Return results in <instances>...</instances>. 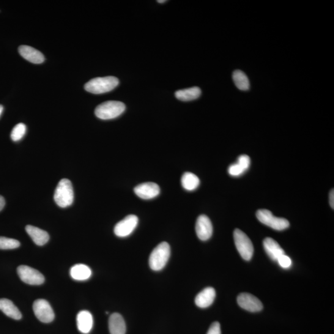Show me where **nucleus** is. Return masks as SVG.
I'll list each match as a JSON object with an SVG mask.
<instances>
[{
    "label": "nucleus",
    "mask_w": 334,
    "mask_h": 334,
    "mask_svg": "<svg viewBox=\"0 0 334 334\" xmlns=\"http://www.w3.org/2000/svg\"><path fill=\"white\" fill-rule=\"evenodd\" d=\"M119 80L114 76L96 78L85 84L84 89L92 94H100L111 91L119 85Z\"/></svg>",
    "instance_id": "obj_1"
},
{
    "label": "nucleus",
    "mask_w": 334,
    "mask_h": 334,
    "mask_svg": "<svg viewBox=\"0 0 334 334\" xmlns=\"http://www.w3.org/2000/svg\"><path fill=\"white\" fill-rule=\"evenodd\" d=\"M171 256V246L166 242H162L156 246L150 254L149 264L151 269L159 271L165 267Z\"/></svg>",
    "instance_id": "obj_2"
},
{
    "label": "nucleus",
    "mask_w": 334,
    "mask_h": 334,
    "mask_svg": "<svg viewBox=\"0 0 334 334\" xmlns=\"http://www.w3.org/2000/svg\"><path fill=\"white\" fill-rule=\"evenodd\" d=\"M125 109V104L120 101H106L97 106L95 115L101 120H111L121 116Z\"/></svg>",
    "instance_id": "obj_3"
},
{
    "label": "nucleus",
    "mask_w": 334,
    "mask_h": 334,
    "mask_svg": "<svg viewBox=\"0 0 334 334\" xmlns=\"http://www.w3.org/2000/svg\"><path fill=\"white\" fill-rule=\"evenodd\" d=\"M54 200L60 207L71 206L74 201V191L72 183L68 179L60 180L54 191Z\"/></svg>",
    "instance_id": "obj_4"
},
{
    "label": "nucleus",
    "mask_w": 334,
    "mask_h": 334,
    "mask_svg": "<svg viewBox=\"0 0 334 334\" xmlns=\"http://www.w3.org/2000/svg\"><path fill=\"white\" fill-rule=\"evenodd\" d=\"M235 246L243 259L250 261L253 255L254 248L251 240L244 232L236 229L234 233Z\"/></svg>",
    "instance_id": "obj_5"
},
{
    "label": "nucleus",
    "mask_w": 334,
    "mask_h": 334,
    "mask_svg": "<svg viewBox=\"0 0 334 334\" xmlns=\"http://www.w3.org/2000/svg\"><path fill=\"white\" fill-rule=\"evenodd\" d=\"M256 217L262 224L275 231H284L290 226L289 221L287 219L275 217L272 212L266 209L259 210L256 213Z\"/></svg>",
    "instance_id": "obj_6"
},
{
    "label": "nucleus",
    "mask_w": 334,
    "mask_h": 334,
    "mask_svg": "<svg viewBox=\"0 0 334 334\" xmlns=\"http://www.w3.org/2000/svg\"><path fill=\"white\" fill-rule=\"evenodd\" d=\"M21 280L31 286H40L45 282L44 276L39 271L27 265H20L17 269Z\"/></svg>",
    "instance_id": "obj_7"
},
{
    "label": "nucleus",
    "mask_w": 334,
    "mask_h": 334,
    "mask_svg": "<svg viewBox=\"0 0 334 334\" xmlns=\"http://www.w3.org/2000/svg\"><path fill=\"white\" fill-rule=\"evenodd\" d=\"M33 310L37 318L43 323H50L53 321L54 313L47 301L43 299L35 300L33 304Z\"/></svg>",
    "instance_id": "obj_8"
},
{
    "label": "nucleus",
    "mask_w": 334,
    "mask_h": 334,
    "mask_svg": "<svg viewBox=\"0 0 334 334\" xmlns=\"http://www.w3.org/2000/svg\"><path fill=\"white\" fill-rule=\"evenodd\" d=\"M138 217L135 215H129L120 221L114 228L115 234L117 237H128L135 231L138 224Z\"/></svg>",
    "instance_id": "obj_9"
},
{
    "label": "nucleus",
    "mask_w": 334,
    "mask_h": 334,
    "mask_svg": "<svg viewBox=\"0 0 334 334\" xmlns=\"http://www.w3.org/2000/svg\"><path fill=\"white\" fill-rule=\"evenodd\" d=\"M237 302L241 308L253 313L261 311L263 308V305L258 298L246 293H243L238 296Z\"/></svg>",
    "instance_id": "obj_10"
},
{
    "label": "nucleus",
    "mask_w": 334,
    "mask_h": 334,
    "mask_svg": "<svg viewBox=\"0 0 334 334\" xmlns=\"http://www.w3.org/2000/svg\"><path fill=\"white\" fill-rule=\"evenodd\" d=\"M197 236L202 241H207L212 237L213 227L211 221L205 215L199 216L196 224Z\"/></svg>",
    "instance_id": "obj_11"
},
{
    "label": "nucleus",
    "mask_w": 334,
    "mask_h": 334,
    "mask_svg": "<svg viewBox=\"0 0 334 334\" xmlns=\"http://www.w3.org/2000/svg\"><path fill=\"white\" fill-rule=\"evenodd\" d=\"M137 196L142 199H151L160 194L159 186L153 182H147L136 186L134 189Z\"/></svg>",
    "instance_id": "obj_12"
},
{
    "label": "nucleus",
    "mask_w": 334,
    "mask_h": 334,
    "mask_svg": "<svg viewBox=\"0 0 334 334\" xmlns=\"http://www.w3.org/2000/svg\"><path fill=\"white\" fill-rule=\"evenodd\" d=\"M18 50L22 57L32 64H40L45 61L43 54L31 46L21 45L19 47Z\"/></svg>",
    "instance_id": "obj_13"
},
{
    "label": "nucleus",
    "mask_w": 334,
    "mask_h": 334,
    "mask_svg": "<svg viewBox=\"0 0 334 334\" xmlns=\"http://www.w3.org/2000/svg\"><path fill=\"white\" fill-rule=\"evenodd\" d=\"M216 296L215 290L212 287H207L199 293L195 298L197 306L201 308L209 307L213 302Z\"/></svg>",
    "instance_id": "obj_14"
},
{
    "label": "nucleus",
    "mask_w": 334,
    "mask_h": 334,
    "mask_svg": "<svg viewBox=\"0 0 334 334\" xmlns=\"http://www.w3.org/2000/svg\"><path fill=\"white\" fill-rule=\"evenodd\" d=\"M78 330L81 333L87 334L91 331L94 320L91 313L88 311H81L76 317Z\"/></svg>",
    "instance_id": "obj_15"
},
{
    "label": "nucleus",
    "mask_w": 334,
    "mask_h": 334,
    "mask_svg": "<svg viewBox=\"0 0 334 334\" xmlns=\"http://www.w3.org/2000/svg\"><path fill=\"white\" fill-rule=\"evenodd\" d=\"M26 231L32 238L33 242L38 246H43L48 242L50 236L47 232L37 227L32 226H27Z\"/></svg>",
    "instance_id": "obj_16"
},
{
    "label": "nucleus",
    "mask_w": 334,
    "mask_h": 334,
    "mask_svg": "<svg viewBox=\"0 0 334 334\" xmlns=\"http://www.w3.org/2000/svg\"><path fill=\"white\" fill-rule=\"evenodd\" d=\"M263 245L265 252L273 261H277L279 257L285 254L283 249L272 238H265L263 242Z\"/></svg>",
    "instance_id": "obj_17"
},
{
    "label": "nucleus",
    "mask_w": 334,
    "mask_h": 334,
    "mask_svg": "<svg viewBox=\"0 0 334 334\" xmlns=\"http://www.w3.org/2000/svg\"><path fill=\"white\" fill-rule=\"evenodd\" d=\"M108 326L111 334H125L127 327L121 314L114 313L109 318Z\"/></svg>",
    "instance_id": "obj_18"
},
{
    "label": "nucleus",
    "mask_w": 334,
    "mask_h": 334,
    "mask_svg": "<svg viewBox=\"0 0 334 334\" xmlns=\"http://www.w3.org/2000/svg\"><path fill=\"white\" fill-rule=\"evenodd\" d=\"M0 310L13 319L20 320L22 318V314L19 309L12 301L6 298L0 299Z\"/></svg>",
    "instance_id": "obj_19"
},
{
    "label": "nucleus",
    "mask_w": 334,
    "mask_h": 334,
    "mask_svg": "<svg viewBox=\"0 0 334 334\" xmlns=\"http://www.w3.org/2000/svg\"><path fill=\"white\" fill-rule=\"evenodd\" d=\"M70 275L74 280L86 281L91 276L92 270L86 265L76 264L71 268Z\"/></svg>",
    "instance_id": "obj_20"
},
{
    "label": "nucleus",
    "mask_w": 334,
    "mask_h": 334,
    "mask_svg": "<svg viewBox=\"0 0 334 334\" xmlns=\"http://www.w3.org/2000/svg\"><path fill=\"white\" fill-rule=\"evenodd\" d=\"M201 95V90L198 87L178 90L175 92V97L180 100L191 101L197 99Z\"/></svg>",
    "instance_id": "obj_21"
},
{
    "label": "nucleus",
    "mask_w": 334,
    "mask_h": 334,
    "mask_svg": "<svg viewBox=\"0 0 334 334\" xmlns=\"http://www.w3.org/2000/svg\"><path fill=\"white\" fill-rule=\"evenodd\" d=\"M200 184L199 178L191 172H186L182 177V185L187 191H194L198 188Z\"/></svg>",
    "instance_id": "obj_22"
},
{
    "label": "nucleus",
    "mask_w": 334,
    "mask_h": 334,
    "mask_svg": "<svg viewBox=\"0 0 334 334\" xmlns=\"http://www.w3.org/2000/svg\"><path fill=\"white\" fill-rule=\"evenodd\" d=\"M233 80L238 89L246 91L250 89V81H249L247 76L243 71H235L233 73Z\"/></svg>",
    "instance_id": "obj_23"
},
{
    "label": "nucleus",
    "mask_w": 334,
    "mask_h": 334,
    "mask_svg": "<svg viewBox=\"0 0 334 334\" xmlns=\"http://www.w3.org/2000/svg\"><path fill=\"white\" fill-rule=\"evenodd\" d=\"M19 241L4 237H0V250H13L20 247Z\"/></svg>",
    "instance_id": "obj_24"
},
{
    "label": "nucleus",
    "mask_w": 334,
    "mask_h": 334,
    "mask_svg": "<svg viewBox=\"0 0 334 334\" xmlns=\"http://www.w3.org/2000/svg\"><path fill=\"white\" fill-rule=\"evenodd\" d=\"M26 133V126L24 123H19L13 129L11 138L13 141H20Z\"/></svg>",
    "instance_id": "obj_25"
},
{
    "label": "nucleus",
    "mask_w": 334,
    "mask_h": 334,
    "mask_svg": "<svg viewBox=\"0 0 334 334\" xmlns=\"http://www.w3.org/2000/svg\"><path fill=\"white\" fill-rule=\"evenodd\" d=\"M229 174L233 177H239L246 172L244 169L237 163L232 164L228 169Z\"/></svg>",
    "instance_id": "obj_26"
},
{
    "label": "nucleus",
    "mask_w": 334,
    "mask_h": 334,
    "mask_svg": "<svg viewBox=\"0 0 334 334\" xmlns=\"http://www.w3.org/2000/svg\"><path fill=\"white\" fill-rule=\"evenodd\" d=\"M237 163L239 164V165L242 166L245 171H246L250 166V158L249 156L246 155H240V157L238 158Z\"/></svg>",
    "instance_id": "obj_27"
},
{
    "label": "nucleus",
    "mask_w": 334,
    "mask_h": 334,
    "mask_svg": "<svg viewBox=\"0 0 334 334\" xmlns=\"http://www.w3.org/2000/svg\"><path fill=\"white\" fill-rule=\"evenodd\" d=\"M276 261L284 269H288V268L291 267L292 264L291 259L289 256H286V254H283V255L279 257Z\"/></svg>",
    "instance_id": "obj_28"
},
{
    "label": "nucleus",
    "mask_w": 334,
    "mask_h": 334,
    "mask_svg": "<svg viewBox=\"0 0 334 334\" xmlns=\"http://www.w3.org/2000/svg\"><path fill=\"white\" fill-rule=\"evenodd\" d=\"M207 334H221L220 325L219 322L212 323Z\"/></svg>",
    "instance_id": "obj_29"
},
{
    "label": "nucleus",
    "mask_w": 334,
    "mask_h": 334,
    "mask_svg": "<svg viewBox=\"0 0 334 334\" xmlns=\"http://www.w3.org/2000/svg\"><path fill=\"white\" fill-rule=\"evenodd\" d=\"M329 202L331 207L334 208V192L333 190H331L329 195Z\"/></svg>",
    "instance_id": "obj_30"
},
{
    "label": "nucleus",
    "mask_w": 334,
    "mask_h": 334,
    "mask_svg": "<svg viewBox=\"0 0 334 334\" xmlns=\"http://www.w3.org/2000/svg\"><path fill=\"white\" fill-rule=\"evenodd\" d=\"M5 206V200L4 197L0 196V211L4 209Z\"/></svg>",
    "instance_id": "obj_31"
},
{
    "label": "nucleus",
    "mask_w": 334,
    "mask_h": 334,
    "mask_svg": "<svg viewBox=\"0 0 334 334\" xmlns=\"http://www.w3.org/2000/svg\"><path fill=\"white\" fill-rule=\"evenodd\" d=\"M3 111H4V106H3L2 105H0V116H2Z\"/></svg>",
    "instance_id": "obj_32"
},
{
    "label": "nucleus",
    "mask_w": 334,
    "mask_h": 334,
    "mask_svg": "<svg viewBox=\"0 0 334 334\" xmlns=\"http://www.w3.org/2000/svg\"><path fill=\"white\" fill-rule=\"evenodd\" d=\"M166 2V0H164V1H163H163H159V0H158V1H157V2L159 3V4H162V3Z\"/></svg>",
    "instance_id": "obj_33"
}]
</instances>
